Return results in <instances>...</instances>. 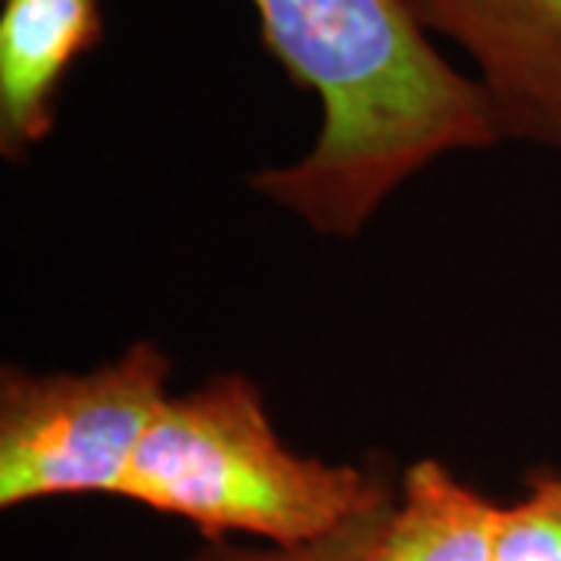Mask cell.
<instances>
[{
    "label": "cell",
    "mask_w": 561,
    "mask_h": 561,
    "mask_svg": "<svg viewBox=\"0 0 561 561\" xmlns=\"http://www.w3.org/2000/svg\"><path fill=\"white\" fill-rule=\"evenodd\" d=\"M262 50L321 103L309 153L250 187L328 238H356L424 165L496 147L481 84L461 76L402 0H250Z\"/></svg>",
    "instance_id": "cell-1"
},
{
    "label": "cell",
    "mask_w": 561,
    "mask_h": 561,
    "mask_svg": "<svg viewBox=\"0 0 561 561\" xmlns=\"http://www.w3.org/2000/svg\"><path fill=\"white\" fill-rule=\"evenodd\" d=\"M397 493L375 468L290 449L260 387L228 371L165 400L119 500L194 524L206 542L243 534L275 549H312L378 522Z\"/></svg>",
    "instance_id": "cell-2"
},
{
    "label": "cell",
    "mask_w": 561,
    "mask_h": 561,
    "mask_svg": "<svg viewBox=\"0 0 561 561\" xmlns=\"http://www.w3.org/2000/svg\"><path fill=\"white\" fill-rule=\"evenodd\" d=\"M172 359L131 343L91 371H0V508L122 496L140 440L169 400Z\"/></svg>",
    "instance_id": "cell-3"
},
{
    "label": "cell",
    "mask_w": 561,
    "mask_h": 561,
    "mask_svg": "<svg viewBox=\"0 0 561 561\" xmlns=\"http://www.w3.org/2000/svg\"><path fill=\"white\" fill-rule=\"evenodd\" d=\"M474 62L500 140L561 153V0H402Z\"/></svg>",
    "instance_id": "cell-4"
},
{
    "label": "cell",
    "mask_w": 561,
    "mask_h": 561,
    "mask_svg": "<svg viewBox=\"0 0 561 561\" xmlns=\"http://www.w3.org/2000/svg\"><path fill=\"white\" fill-rule=\"evenodd\" d=\"M106 35L101 0H3L0 157L22 162L57 128L62 84Z\"/></svg>",
    "instance_id": "cell-5"
},
{
    "label": "cell",
    "mask_w": 561,
    "mask_h": 561,
    "mask_svg": "<svg viewBox=\"0 0 561 561\" xmlns=\"http://www.w3.org/2000/svg\"><path fill=\"white\" fill-rule=\"evenodd\" d=\"M500 502L443 461L405 468L393 508L356 542L353 561H493Z\"/></svg>",
    "instance_id": "cell-6"
},
{
    "label": "cell",
    "mask_w": 561,
    "mask_h": 561,
    "mask_svg": "<svg viewBox=\"0 0 561 561\" xmlns=\"http://www.w3.org/2000/svg\"><path fill=\"white\" fill-rule=\"evenodd\" d=\"M493 561H561V471L527 474L522 500L500 505Z\"/></svg>",
    "instance_id": "cell-7"
},
{
    "label": "cell",
    "mask_w": 561,
    "mask_h": 561,
    "mask_svg": "<svg viewBox=\"0 0 561 561\" xmlns=\"http://www.w3.org/2000/svg\"><path fill=\"white\" fill-rule=\"evenodd\" d=\"M393 508V505H390ZM383 518V515H381ZM378 518V522H381ZM371 522V524H378ZM365 524L359 530L346 534L341 540L324 542V546H312V549H275V546H231V542H209L203 552L187 561H353L356 542L371 527Z\"/></svg>",
    "instance_id": "cell-8"
}]
</instances>
